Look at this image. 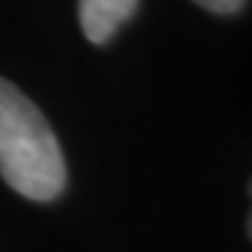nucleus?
Here are the masks:
<instances>
[{
    "instance_id": "obj_1",
    "label": "nucleus",
    "mask_w": 252,
    "mask_h": 252,
    "mask_svg": "<svg viewBox=\"0 0 252 252\" xmlns=\"http://www.w3.org/2000/svg\"><path fill=\"white\" fill-rule=\"evenodd\" d=\"M0 178L31 201H52L65 187L61 145L26 94L0 77Z\"/></svg>"
},
{
    "instance_id": "obj_4",
    "label": "nucleus",
    "mask_w": 252,
    "mask_h": 252,
    "mask_svg": "<svg viewBox=\"0 0 252 252\" xmlns=\"http://www.w3.org/2000/svg\"><path fill=\"white\" fill-rule=\"evenodd\" d=\"M250 196H252V185H250ZM248 234L252 238V213H250V220H248Z\"/></svg>"
},
{
    "instance_id": "obj_3",
    "label": "nucleus",
    "mask_w": 252,
    "mask_h": 252,
    "mask_svg": "<svg viewBox=\"0 0 252 252\" xmlns=\"http://www.w3.org/2000/svg\"><path fill=\"white\" fill-rule=\"evenodd\" d=\"M196 5H201L203 9L220 14V17H229V14H238L245 7L248 0H194Z\"/></svg>"
},
{
    "instance_id": "obj_2",
    "label": "nucleus",
    "mask_w": 252,
    "mask_h": 252,
    "mask_svg": "<svg viewBox=\"0 0 252 252\" xmlns=\"http://www.w3.org/2000/svg\"><path fill=\"white\" fill-rule=\"evenodd\" d=\"M140 0H80V26L91 45H105L135 14Z\"/></svg>"
}]
</instances>
